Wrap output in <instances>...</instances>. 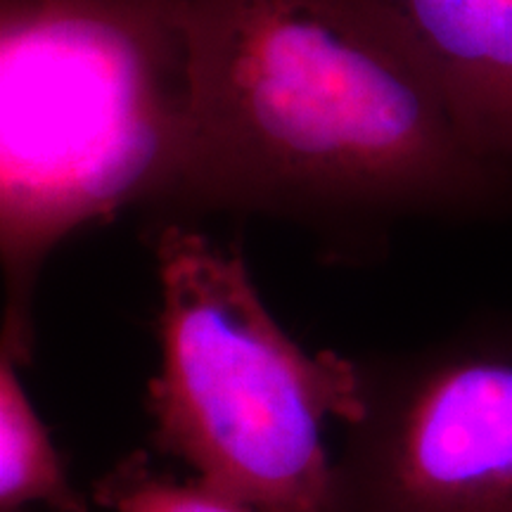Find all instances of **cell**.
<instances>
[{
    "label": "cell",
    "instance_id": "obj_6",
    "mask_svg": "<svg viewBox=\"0 0 512 512\" xmlns=\"http://www.w3.org/2000/svg\"><path fill=\"white\" fill-rule=\"evenodd\" d=\"M34 505L91 512L24 389L19 366L0 354V512H31Z\"/></svg>",
    "mask_w": 512,
    "mask_h": 512
},
{
    "label": "cell",
    "instance_id": "obj_1",
    "mask_svg": "<svg viewBox=\"0 0 512 512\" xmlns=\"http://www.w3.org/2000/svg\"><path fill=\"white\" fill-rule=\"evenodd\" d=\"M190 140L157 221L264 216L337 264L411 219H508L512 183L467 143L382 0H183Z\"/></svg>",
    "mask_w": 512,
    "mask_h": 512
},
{
    "label": "cell",
    "instance_id": "obj_5",
    "mask_svg": "<svg viewBox=\"0 0 512 512\" xmlns=\"http://www.w3.org/2000/svg\"><path fill=\"white\" fill-rule=\"evenodd\" d=\"M460 131L512 183V0H382Z\"/></svg>",
    "mask_w": 512,
    "mask_h": 512
},
{
    "label": "cell",
    "instance_id": "obj_2",
    "mask_svg": "<svg viewBox=\"0 0 512 512\" xmlns=\"http://www.w3.org/2000/svg\"><path fill=\"white\" fill-rule=\"evenodd\" d=\"M190 102L183 0H0V354L19 368L55 249L124 211L162 216Z\"/></svg>",
    "mask_w": 512,
    "mask_h": 512
},
{
    "label": "cell",
    "instance_id": "obj_4",
    "mask_svg": "<svg viewBox=\"0 0 512 512\" xmlns=\"http://www.w3.org/2000/svg\"><path fill=\"white\" fill-rule=\"evenodd\" d=\"M354 358L361 413L325 512H512V316Z\"/></svg>",
    "mask_w": 512,
    "mask_h": 512
},
{
    "label": "cell",
    "instance_id": "obj_3",
    "mask_svg": "<svg viewBox=\"0 0 512 512\" xmlns=\"http://www.w3.org/2000/svg\"><path fill=\"white\" fill-rule=\"evenodd\" d=\"M159 368L145 408L157 451L254 512H325L330 418L361 413L354 356L309 354L275 320L245 256L195 226L147 228Z\"/></svg>",
    "mask_w": 512,
    "mask_h": 512
},
{
    "label": "cell",
    "instance_id": "obj_7",
    "mask_svg": "<svg viewBox=\"0 0 512 512\" xmlns=\"http://www.w3.org/2000/svg\"><path fill=\"white\" fill-rule=\"evenodd\" d=\"M93 501L110 512H254L202 484H178L157 472L145 453L121 458L95 482Z\"/></svg>",
    "mask_w": 512,
    "mask_h": 512
}]
</instances>
